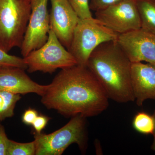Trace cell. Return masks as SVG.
Segmentation results:
<instances>
[{"label":"cell","mask_w":155,"mask_h":155,"mask_svg":"<svg viewBox=\"0 0 155 155\" xmlns=\"http://www.w3.org/2000/svg\"><path fill=\"white\" fill-rule=\"evenodd\" d=\"M122 0H91L90 3L91 10L96 12L107 8L119 3Z\"/></svg>","instance_id":"d6986e66"},{"label":"cell","mask_w":155,"mask_h":155,"mask_svg":"<svg viewBox=\"0 0 155 155\" xmlns=\"http://www.w3.org/2000/svg\"><path fill=\"white\" fill-rule=\"evenodd\" d=\"M72 9L80 19L92 18L88 0H68Z\"/></svg>","instance_id":"ac0fdd59"},{"label":"cell","mask_w":155,"mask_h":155,"mask_svg":"<svg viewBox=\"0 0 155 155\" xmlns=\"http://www.w3.org/2000/svg\"><path fill=\"white\" fill-rule=\"evenodd\" d=\"M23 58L30 73L40 71L51 74L57 69H66L77 64L75 58L51 29L45 43Z\"/></svg>","instance_id":"8992f818"},{"label":"cell","mask_w":155,"mask_h":155,"mask_svg":"<svg viewBox=\"0 0 155 155\" xmlns=\"http://www.w3.org/2000/svg\"><path fill=\"white\" fill-rule=\"evenodd\" d=\"M18 67L27 69L24 58L9 54L0 48V67Z\"/></svg>","instance_id":"e0dca14e"},{"label":"cell","mask_w":155,"mask_h":155,"mask_svg":"<svg viewBox=\"0 0 155 155\" xmlns=\"http://www.w3.org/2000/svg\"><path fill=\"white\" fill-rule=\"evenodd\" d=\"M153 116V117L154 121V128L153 132V144L151 146V149L155 151V110Z\"/></svg>","instance_id":"603a6c76"},{"label":"cell","mask_w":155,"mask_h":155,"mask_svg":"<svg viewBox=\"0 0 155 155\" xmlns=\"http://www.w3.org/2000/svg\"><path fill=\"white\" fill-rule=\"evenodd\" d=\"M118 35L95 18L79 19L68 51L78 65L87 67L93 51L103 43L116 41Z\"/></svg>","instance_id":"5b68a950"},{"label":"cell","mask_w":155,"mask_h":155,"mask_svg":"<svg viewBox=\"0 0 155 155\" xmlns=\"http://www.w3.org/2000/svg\"><path fill=\"white\" fill-rule=\"evenodd\" d=\"M36 146L34 140L31 142H17L9 140L8 155H35Z\"/></svg>","instance_id":"2e32d148"},{"label":"cell","mask_w":155,"mask_h":155,"mask_svg":"<svg viewBox=\"0 0 155 155\" xmlns=\"http://www.w3.org/2000/svg\"><path fill=\"white\" fill-rule=\"evenodd\" d=\"M132 125L134 128L139 133L153 134L154 128L153 117L145 112H139L134 118Z\"/></svg>","instance_id":"9a60e30c"},{"label":"cell","mask_w":155,"mask_h":155,"mask_svg":"<svg viewBox=\"0 0 155 155\" xmlns=\"http://www.w3.org/2000/svg\"><path fill=\"white\" fill-rule=\"evenodd\" d=\"M48 85L36 83L18 67H0V91L19 94L35 93L42 96Z\"/></svg>","instance_id":"8fae6325"},{"label":"cell","mask_w":155,"mask_h":155,"mask_svg":"<svg viewBox=\"0 0 155 155\" xmlns=\"http://www.w3.org/2000/svg\"><path fill=\"white\" fill-rule=\"evenodd\" d=\"M31 12L30 0H0V48L21 47Z\"/></svg>","instance_id":"277c9868"},{"label":"cell","mask_w":155,"mask_h":155,"mask_svg":"<svg viewBox=\"0 0 155 155\" xmlns=\"http://www.w3.org/2000/svg\"><path fill=\"white\" fill-rule=\"evenodd\" d=\"M109 97L86 66L76 65L62 69L48 84L41 102L66 117L97 116L109 106Z\"/></svg>","instance_id":"6da1fadb"},{"label":"cell","mask_w":155,"mask_h":155,"mask_svg":"<svg viewBox=\"0 0 155 155\" xmlns=\"http://www.w3.org/2000/svg\"><path fill=\"white\" fill-rule=\"evenodd\" d=\"M50 29L68 50L79 18L68 0H51Z\"/></svg>","instance_id":"30bf717a"},{"label":"cell","mask_w":155,"mask_h":155,"mask_svg":"<svg viewBox=\"0 0 155 155\" xmlns=\"http://www.w3.org/2000/svg\"><path fill=\"white\" fill-rule=\"evenodd\" d=\"M95 18L118 34L141 28L135 0H122L104 10L96 11Z\"/></svg>","instance_id":"ba28073f"},{"label":"cell","mask_w":155,"mask_h":155,"mask_svg":"<svg viewBox=\"0 0 155 155\" xmlns=\"http://www.w3.org/2000/svg\"><path fill=\"white\" fill-rule=\"evenodd\" d=\"M131 66L116 41L100 45L91 53L87 64L109 98L119 103L135 101L131 87Z\"/></svg>","instance_id":"7a4b0ae2"},{"label":"cell","mask_w":155,"mask_h":155,"mask_svg":"<svg viewBox=\"0 0 155 155\" xmlns=\"http://www.w3.org/2000/svg\"><path fill=\"white\" fill-rule=\"evenodd\" d=\"M86 118L79 115L72 117L66 125L49 134H34L37 155H61L72 144L76 143L82 152L87 146Z\"/></svg>","instance_id":"3957f363"},{"label":"cell","mask_w":155,"mask_h":155,"mask_svg":"<svg viewBox=\"0 0 155 155\" xmlns=\"http://www.w3.org/2000/svg\"><path fill=\"white\" fill-rule=\"evenodd\" d=\"M21 98L20 94L0 91V121L14 116L16 104Z\"/></svg>","instance_id":"5bb4252c"},{"label":"cell","mask_w":155,"mask_h":155,"mask_svg":"<svg viewBox=\"0 0 155 155\" xmlns=\"http://www.w3.org/2000/svg\"><path fill=\"white\" fill-rule=\"evenodd\" d=\"M50 118L47 116L43 115H38L34 120L32 125L35 132L38 133H41L47 125Z\"/></svg>","instance_id":"44dd1931"},{"label":"cell","mask_w":155,"mask_h":155,"mask_svg":"<svg viewBox=\"0 0 155 155\" xmlns=\"http://www.w3.org/2000/svg\"><path fill=\"white\" fill-rule=\"evenodd\" d=\"M131 84L138 106L147 99L155 100V66L142 62L131 63Z\"/></svg>","instance_id":"7c38bea8"},{"label":"cell","mask_w":155,"mask_h":155,"mask_svg":"<svg viewBox=\"0 0 155 155\" xmlns=\"http://www.w3.org/2000/svg\"><path fill=\"white\" fill-rule=\"evenodd\" d=\"M141 28L155 35V0H135Z\"/></svg>","instance_id":"4fadbf2b"},{"label":"cell","mask_w":155,"mask_h":155,"mask_svg":"<svg viewBox=\"0 0 155 155\" xmlns=\"http://www.w3.org/2000/svg\"><path fill=\"white\" fill-rule=\"evenodd\" d=\"M9 140L5 127L0 124V155H8Z\"/></svg>","instance_id":"ffe728a7"},{"label":"cell","mask_w":155,"mask_h":155,"mask_svg":"<svg viewBox=\"0 0 155 155\" xmlns=\"http://www.w3.org/2000/svg\"><path fill=\"white\" fill-rule=\"evenodd\" d=\"M38 116V113L35 109L29 108L26 110L22 116V121L26 125H32V123Z\"/></svg>","instance_id":"7402d4cb"},{"label":"cell","mask_w":155,"mask_h":155,"mask_svg":"<svg viewBox=\"0 0 155 155\" xmlns=\"http://www.w3.org/2000/svg\"><path fill=\"white\" fill-rule=\"evenodd\" d=\"M48 0H30L31 12L21 47L23 58L45 43L50 30Z\"/></svg>","instance_id":"52a82bcc"},{"label":"cell","mask_w":155,"mask_h":155,"mask_svg":"<svg viewBox=\"0 0 155 155\" xmlns=\"http://www.w3.org/2000/svg\"><path fill=\"white\" fill-rule=\"evenodd\" d=\"M116 42L131 63L155 66V35L140 28L119 35Z\"/></svg>","instance_id":"9c48e42d"}]
</instances>
